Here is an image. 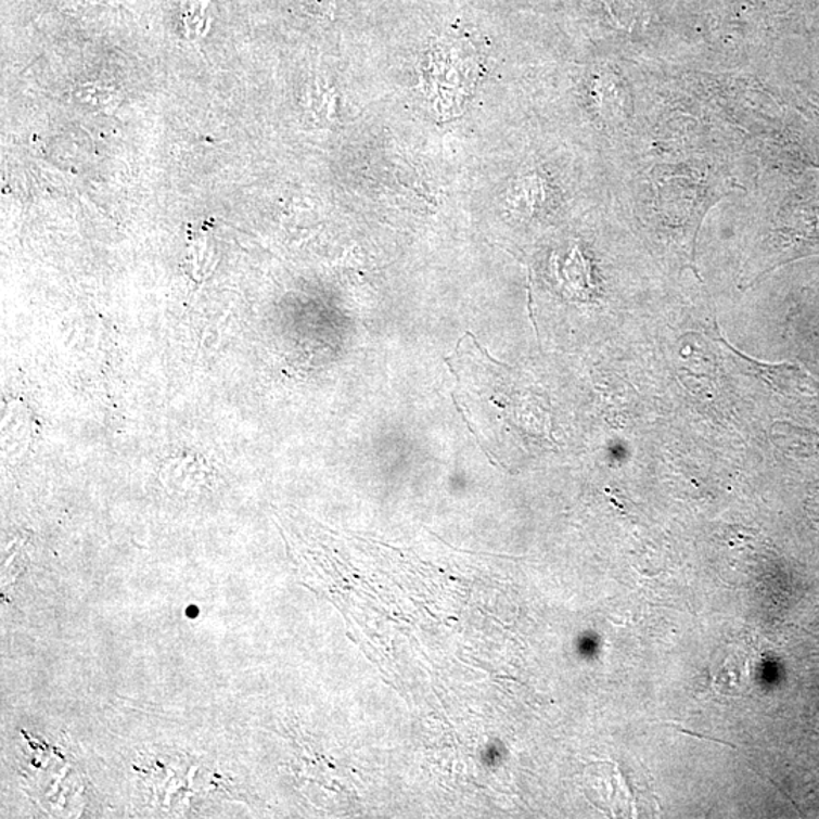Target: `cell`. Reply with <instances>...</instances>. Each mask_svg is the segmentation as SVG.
<instances>
[{"label":"cell","mask_w":819,"mask_h":819,"mask_svg":"<svg viewBox=\"0 0 819 819\" xmlns=\"http://www.w3.org/2000/svg\"><path fill=\"white\" fill-rule=\"evenodd\" d=\"M428 74H425V81L430 86V97L434 102L445 101L444 110L448 112L452 106H459L462 97H466L470 91L472 81V60L460 59L456 49H444L440 52H434L430 61Z\"/></svg>","instance_id":"6da1fadb"}]
</instances>
